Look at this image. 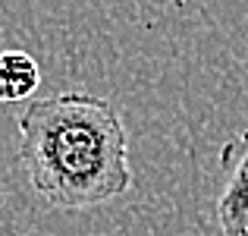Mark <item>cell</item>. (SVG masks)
Wrapping results in <instances>:
<instances>
[{"instance_id":"6da1fadb","label":"cell","mask_w":248,"mask_h":236,"mask_svg":"<svg viewBox=\"0 0 248 236\" xmlns=\"http://www.w3.org/2000/svg\"><path fill=\"white\" fill-rule=\"evenodd\" d=\"M31 189L60 211H88L132 189L129 133L113 101L88 91L31 98L19 114Z\"/></svg>"},{"instance_id":"7a4b0ae2","label":"cell","mask_w":248,"mask_h":236,"mask_svg":"<svg viewBox=\"0 0 248 236\" xmlns=\"http://www.w3.org/2000/svg\"><path fill=\"white\" fill-rule=\"evenodd\" d=\"M41 85V67L29 51H0V104L29 101Z\"/></svg>"},{"instance_id":"3957f363","label":"cell","mask_w":248,"mask_h":236,"mask_svg":"<svg viewBox=\"0 0 248 236\" xmlns=\"http://www.w3.org/2000/svg\"><path fill=\"white\" fill-rule=\"evenodd\" d=\"M223 167H226V186L220 189V205H236L248 199V135H239L223 148Z\"/></svg>"},{"instance_id":"277c9868","label":"cell","mask_w":248,"mask_h":236,"mask_svg":"<svg viewBox=\"0 0 248 236\" xmlns=\"http://www.w3.org/2000/svg\"><path fill=\"white\" fill-rule=\"evenodd\" d=\"M217 220L223 236H248V199L236 202V205H220Z\"/></svg>"}]
</instances>
